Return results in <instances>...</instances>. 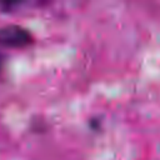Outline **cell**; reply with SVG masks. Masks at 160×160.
I'll return each mask as SVG.
<instances>
[{
    "mask_svg": "<svg viewBox=\"0 0 160 160\" xmlns=\"http://www.w3.org/2000/svg\"><path fill=\"white\" fill-rule=\"evenodd\" d=\"M34 41L32 34L20 25H5L0 28V48L24 49Z\"/></svg>",
    "mask_w": 160,
    "mask_h": 160,
    "instance_id": "obj_1",
    "label": "cell"
}]
</instances>
